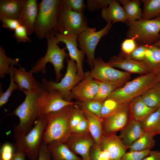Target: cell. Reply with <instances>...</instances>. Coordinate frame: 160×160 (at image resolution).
<instances>
[{
  "label": "cell",
  "mask_w": 160,
  "mask_h": 160,
  "mask_svg": "<svg viewBox=\"0 0 160 160\" xmlns=\"http://www.w3.org/2000/svg\"><path fill=\"white\" fill-rule=\"evenodd\" d=\"M103 102L94 100L79 102L76 101L75 104L79 107L86 109L92 113L100 117V111Z\"/></svg>",
  "instance_id": "obj_35"
},
{
  "label": "cell",
  "mask_w": 160,
  "mask_h": 160,
  "mask_svg": "<svg viewBox=\"0 0 160 160\" xmlns=\"http://www.w3.org/2000/svg\"><path fill=\"white\" fill-rule=\"evenodd\" d=\"M45 38L47 45L46 53L44 56L37 60L31 71L33 73L41 71L44 74L46 71L47 64L50 63L55 69L56 75L55 82H58L63 78L61 71L64 67V60L68 56L65 51L66 48H61L59 47L55 34H48Z\"/></svg>",
  "instance_id": "obj_5"
},
{
  "label": "cell",
  "mask_w": 160,
  "mask_h": 160,
  "mask_svg": "<svg viewBox=\"0 0 160 160\" xmlns=\"http://www.w3.org/2000/svg\"><path fill=\"white\" fill-rule=\"evenodd\" d=\"M44 89L41 84L38 82L36 86L31 90H23L25 95L24 101L10 114L17 116L19 119L18 124L14 130V137L16 142L21 140L32 128L37 119V102Z\"/></svg>",
  "instance_id": "obj_1"
},
{
  "label": "cell",
  "mask_w": 160,
  "mask_h": 160,
  "mask_svg": "<svg viewBox=\"0 0 160 160\" xmlns=\"http://www.w3.org/2000/svg\"><path fill=\"white\" fill-rule=\"evenodd\" d=\"M14 153L11 160H25V155L24 151L20 146L14 145Z\"/></svg>",
  "instance_id": "obj_49"
},
{
  "label": "cell",
  "mask_w": 160,
  "mask_h": 160,
  "mask_svg": "<svg viewBox=\"0 0 160 160\" xmlns=\"http://www.w3.org/2000/svg\"><path fill=\"white\" fill-rule=\"evenodd\" d=\"M119 1L122 5L126 14L127 22L133 21L141 19L142 11L140 7V1L120 0Z\"/></svg>",
  "instance_id": "obj_28"
},
{
  "label": "cell",
  "mask_w": 160,
  "mask_h": 160,
  "mask_svg": "<svg viewBox=\"0 0 160 160\" xmlns=\"http://www.w3.org/2000/svg\"><path fill=\"white\" fill-rule=\"evenodd\" d=\"M102 17L106 22H111L112 23L118 22L126 23L128 19L123 7L116 0H111L108 6L102 10Z\"/></svg>",
  "instance_id": "obj_22"
},
{
  "label": "cell",
  "mask_w": 160,
  "mask_h": 160,
  "mask_svg": "<svg viewBox=\"0 0 160 160\" xmlns=\"http://www.w3.org/2000/svg\"><path fill=\"white\" fill-rule=\"evenodd\" d=\"M2 26L8 29L14 31L20 24L17 19L5 17H0Z\"/></svg>",
  "instance_id": "obj_46"
},
{
  "label": "cell",
  "mask_w": 160,
  "mask_h": 160,
  "mask_svg": "<svg viewBox=\"0 0 160 160\" xmlns=\"http://www.w3.org/2000/svg\"><path fill=\"white\" fill-rule=\"evenodd\" d=\"M98 81V91L93 100L103 102L113 91L118 87L99 81Z\"/></svg>",
  "instance_id": "obj_36"
},
{
  "label": "cell",
  "mask_w": 160,
  "mask_h": 160,
  "mask_svg": "<svg viewBox=\"0 0 160 160\" xmlns=\"http://www.w3.org/2000/svg\"><path fill=\"white\" fill-rule=\"evenodd\" d=\"M0 160H1V159H0Z\"/></svg>",
  "instance_id": "obj_56"
},
{
  "label": "cell",
  "mask_w": 160,
  "mask_h": 160,
  "mask_svg": "<svg viewBox=\"0 0 160 160\" xmlns=\"http://www.w3.org/2000/svg\"><path fill=\"white\" fill-rule=\"evenodd\" d=\"M112 26L111 22L109 21L100 30L97 31L95 28L88 27L77 36L78 45L85 54L89 67H93L95 52L97 45L101 39L106 35Z\"/></svg>",
  "instance_id": "obj_9"
},
{
  "label": "cell",
  "mask_w": 160,
  "mask_h": 160,
  "mask_svg": "<svg viewBox=\"0 0 160 160\" xmlns=\"http://www.w3.org/2000/svg\"><path fill=\"white\" fill-rule=\"evenodd\" d=\"M107 63L113 67L121 69L129 73L145 74L151 73L143 62L126 57L114 56L111 58Z\"/></svg>",
  "instance_id": "obj_18"
},
{
  "label": "cell",
  "mask_w": 160,
  "mask_h": 160,
  "mask_svg": "<svg viewBox=\"0 0 160 160\" xmlns=\"http://www.w3.org/2000/svg\"><path fill=\"white\" fill-rule=\"evenodd\" d=\"M14 31L13 36L18 42L25 43L31 41L27 30L24 26L20 25Z\"/></svg>",
  "instance_id": "obj_40"
},
{
  "label": "cell",
  "mask_w": 160,
  "mask_h": 160,
  "mask_svg": "<svg viewBox=\"0 0 160 160\" xmlns=\"http://www.w3.org/2000/svg\"><path fill=\"white\" fill-rule=\"evenodd\" d=\"M143 3L141 19L150 20L160 15V0H142Z\"/></svg>",
  "instance_id": "obj_31"
},
{
  "label": "cell",
  "mask_w": 160,
  "mask_h": 160,
  "mask_svg": "<svg viewBox=\"0 0 160 160\" xmlns=\"http://www.w3.org/2000/svg\"><path fill=\"white\" fill-rule=\"evenodd\" d=\"M61 6L60 0H42L39 3L34 33L40 39L58 33L57 19Z\"/></svg>",
  "instance_id": "obj_3"
},
{
  "label": "cell",
  "mask_w": 160,
  "mask_h": 160,
  "mask_svg": "<svg viewBox=\"0 0 160 160\" xmlns=\"http://www.w3.org/2000/svg\"><path fill=\"white\" fill-rule=\"evenodd\" d=\"M83 13L73 11L61 6L57 19L58 33L65 35L77 36L88 27Z\"/></svg>",
  "instance_id": "obj_10"
},
{
  "label": "cell",
  "mask_w": 160,
  "mask_h": 160,
  "mask_svg": "<svg viewBox=\"0 0 160 160\" xmlns=\"http://www.w3.org/2000/svg\"><path fill=\"white\" fill-rule=\"evenodd\" d=\"M141 160H160V150L151 151L149 154Z\"/></svg>",
  "instance_id": "obj_50"
},
{
  "label": "cell",
  "mask_w": 160,
  "mask_h": 160,
  "mask_svg": "<svg viewBox=\"0 0 160 160\" xmlns=\"http://www.w3.org/2000/svg\"><path fill=\"white\" fill-rule=\"evenodd\" d=\"M141 97L148 106L158 109L160 107V83L159 82L149 89Z\"/></svg>",
  "instance_id": "obj_30"
},
{
  "label": "cell",
  "mask_w": 160,
  "mask_h": 160,
  "mask_svg": "<svg viewBox=\"0 0 160 160\" xmlns=\"http://www.w3.org/2000/svg\"><path fill=\"white\" fill-rule=\"evenodd\" d=\"M23 2V0H1L0 17L17 20Z\"/></svg>",
  "instance_id": "obj_27"
},
{
  "label": "cell",
  "mask_w": 160,
  "mask_h": 160,
  "mask_svg": "<svg viewBox=\"0 0 160 160\" xmlns=\"http://www.w3.org/2000/svg\"><path fill=\"white\" fill-rule=\"evenodd\" d=\"M137 38L136 36L129 38L125 39L121 43V52L125 57L130 55L138 46V44L136 41Z\"/></svg>",
  "instance_id": "obj_39"
},
{
  "label": "cell",
  "mask_w": 160,
  "mask_h": 160,
  "mask_svg": "<svg viewBox=\"0 0 160 160\" xmlns=\"http://www.w3.org/2000/svg\"><path fill=\"white\" fill-rule=\"evenodd\" d=\"M99 146L102 150L108 151L110 160H121L127 148L119 136L116 134L103 135Z\"/></svg>",
  "instance_id": "obj_19"
},
{
  "label": "cell",
  "mask_w": 160,
  "mask_h": 160,
  "mask_svg": "<svg viewBox=\"0 0 160 160\" xmlns=\"http://www.w3.org/2000/svg\"><path fill=\"white\" fill-rule=\"evenodd\" d=\"M85 117V116L83 111L78 105L75 104L70 121L71 130Z\"/></svg>",
  "instance_id": "obj_44"
},
{
  "label": "cell",
  "mask_w": 160,
  "mask_h": 160,
  "mask_svg": "<svg viewBox=\"0 0 160 160\" xmlns=\"http://www.w3.org/2000/svg\"><path fill=\"white\" fill-rule=\"evenodd\" d=\"M10 83L9 86L4 92L1 89V84H0V107H1L5 105L8 101L12 92L14 90L18 89L17 85L14 82L13 79V73L10 66Z\"/></svg>",
  "instance_id": "obj_37"
},
{
  "label": "cell",
  "mask_w": 160,
  "mask_h": 160,
  "mask_svg": "<svg viewBox=\"0 0 160 160\" xmlns=\"http://www.w3.org/2000/svg\"><path fill=\"white\" fill-rule=\"evenodd\" d=\"M46 126L44 116L38 118L29 132L20 142L15 143L21 147L30 160H36L38 158L39 149Z\"/></svg>",
  "instance_id": "obj_11"
},
{
  "label": "cell",
  "mask_w": 160,
  "mask_h": 160,
  "mask_svg": "<svg viewBox=\"0 0 160 160\" xmlns=\"http://www.w3.org/2000/svg\"><path fill=\"white\" fill-rule=\"evenodd\" d=\"M10 67L12 71L13 80L20 90L30 91L36 86L38 82L33 76V73L31 71H27L20 66L18 68L12 66Z\"/></svg>",
  "instance_id": "obj_21"
},
{
  "label": "cell",
  "mask_w": 160,
  "mask_h": 160,
  "mask_svg": "<svg viewBox=\"0 0 160 160\" xmlns=\"http://www.w3.org/2000/svg\"><path fill=\"white\" fill-rule=\"evenodd\" d=\"M158 82L157 74L152 73L143 74L117 88L107 98L113 99L122 103H130L135 98L141 96Z\"/></svg>",
  "instance_id": "obj_4"
},
{
  "label": "cell",
  "mask_w": 160,
  "mask_h": 160,
  "mask_svg": "<svg viewBox=\"0 0 160 160\" xmlns=\"http://www.w3.org/2000/svg\"><path fill=\"white\" fill-rule=\"evenodd\" d=\"M97 80L94 79L89 71L85 73L83 79L72 89V99L77 101L84 102L93 100L99 89Z\"/></svg>",
  "instance_id": "obj_15"
},
{
  "label": "cell",
  "mask_w": 160,
  "mask_h": 160,
  "mask_svg": "<svg viewBox=\"0 0 160 160\" xmlns=\"http://www.w3.org/2000/svg\"><path fill=\"white\" fill-rule=\"evenodd\" d=\"M98 157L99 160H110L109 152L106 150H102L100 148L98 152Z\"/></svg>",
  "instance_id": "obj_51"
},
{
  "label": "cell",
  "mask_w": 160,
  "mask_h": 160,
  "mask_svg": "<svg viewBox=\"0 0 160 160\" xmlns=\"http://www.w3.org/2000/svg\"><path fill=\"white\" fill-rule=\"evenodd\" d=\"M80 108L87 120L89 132L94 140L95 145L100 146V142L103 135V119L92 113L85 108Z\"/></svg>",
  "instance_id": "obj_24"
},
{
  "label": "cell",
  "mask_w": 160,
  "mask_h": 160,
  "mask_svg": "<svg viewBox=\"0 0 160 160\" xmlns=\"http://www.w3.org/2000/svg\"><path fill=\"white\" fill-rule=\"evenodd\" d=\"M144 56L142 61L151 72L157 74L160 72V48L153 44H145Z\"/></svg>",
  "instance_id": "obj_25"
},
{
  "label": "cell",
  "mask_w": 160,
  "mask_h": 160,
  "mask_svg": "<svg viewBox=\"0 0 160 160\" xmlns=\"http://www.w3.org/2000/svg\"><path fill=\"white\" fill-rule=\"evenodd\" d=\"M144 132L141 122L132 119L120 130L119 137L124 145L128 148Z\"/></svg>",
  "instance_id": "obj_20"
},
{
  "label": "cell",
  "mask_w": 160,
  "mask_h": 160,
  "mask_svg": "<svg viewBox=\"0 0 160 160\" xmlns=\"http://www.w3.org/2000/svg\"><path fill=\"white\" fill-rule=\"evenodd\" d=\"M72 132L79 134L89 132L88 122L85 116L76 126L72 129Z\"/></svg>",
  "instance_id": "obj_48"
},
{
  "label": "cell",
  "mask_w": 160,
  "mask_h": 160,
  "mask_svg": "<svg viewBox=\"0 0 160 160\" xmlns=\"http://www.w3.org/2000/svg\"><path fill=\"white\" fill-rule=\"evenodd\" d=\"M74 104L67 105L44 116L47 126L42 138L43 142L47 145L55 141L66 143L72 133L70 121Z\"/></svg>",
  "instance_id": "obj_2"
},
{
  "label": "cell",
  "mask_w": 160,
  "mask_h": 160,
  "mask_svg": "<svg viewBox=\"0 0 160 160\" xmlns=\"http://www.w3.org/2000/svg\"><path fill=\"white\" fill-rule=\"evenodd\" d=\"M127 36H137L139 44H152L160 40V15L150 20L141 19L126 23Z\"/></svg>",
  "instance_id": "obj_6"
},
{
  "label": "cell",
  "mask_w": 160,
  "mask_h": 160,
  "mask_svg": "<svg viewBox=\"0 0 160 160\" xmlns=\"http://www.w3.org/2000/svg\"><path fill=\"white\" fill-rule=\"evenodd\" d=\"M157 75L158 77L159 82L160 83V72L157 74Z\"/></svg>",
  "instance_id": "obj_54"
},
{
  "label": "cell",
  "mask_w": 160,
  "mask_h": 160,
  "mask_svg": "<svg viewBox=\"0 0 160 160\" xmlns=\"http://www.w3.org/2000/svg\"><path fill=\"white\" fill-rule=\"evenodd\" d=\"M89 72L95 79L118 88L131 78L130 73L114 68L100 57L95 58L93 67Z\"/></svg>",
  "instance_id": "obj_7"
},
{
  "label": "cell",
  "mask_w": 160,
  "mask_h": 160,
  "mask_svg": "<svg viewBox=\"0 0 160 160\" xmlns=\"http://www.w3.org/2000/svg\"><path fill=\"white\" fill-rule=\"evenodd\" d=\"M156 135L153 132H144L142 135L128 148L129 149V151L151 150L155 145L154 137Z\"/></svg>",
  "instance_id": "obj_29"
},
{
  "label": "cell",
  "mask_w": 160,
  "mask_h": 160,
  "mask_svg": "<svg viewBox=\"0 0 160 160\" xmlns=\"http://www.w3.org/2000/svg\"><path fill=\"white\" fill-rule=\"evenodd\" d=\"M130 103H124L121 108L111 115L103 119V135L115 134L121 130L129 122Z\"/></svg>",
  "instance_id": "obj_13"
},
{
  "label": "cell",
  "mask_w": 160,
  "mask_h": 160,
  "mask_svg": "<svg viewBox=\"0 0 160 160\" xmlns=\"http://www.w3.org/2000/svg\"><path fill=\"white\" fill-rule=\"evenodd\" d=\"M14 146L7 142L1 147L0 151V159L2 160H11L14 153Z\"/></svg>",
  "instance_id": "obj_42"
},
{
  "label": "cell",
  "mask_w": 160,
  "mask_h": 160,
  "mask_svg": "<svg viewBox=\"0 0 160 160\" xmlns=\"http://www.w3.org/2000/svg\"><path fill=\"white\" fill-rule=\"evenodd\" d=\"M144 132H153L158 134L160 128V107L140 121Z\"/></svg>",
  "instance_id": "obj_32"
},
{
  "label": "cell",
  "mask_w": 160,
  "mask_h": 160,
  "mask_svg": "<svg viewBox=\"0 0 160 160\" xmlns=\"http://www.w3.org/2000/svg\"><path fill=\"white\" fill-rule=\"evenodd\" d=\"M62 6L76 12L83 13L86 5L83 0H61Z\"/></svg>",
  "instance_id": "obj_38"
},
{
  "label": "cell",
  "mask_w": 160,
  "mask_h": 160,
  "mask_svg": "<svg viewBox=\"0 0 160 160\" xmlns=\"http://www.w3.org/2000/svg\"><path fill=\"white\" fill-rule=\"evenodd\" d=\"M52 160H82L72 152L65 143L53 141L47 145Z\"/></svg>",
  "instance_id": "obj_23"
},
{
  "label": "cell",
  "mask_w": 160,
  "mask_h": 160,
  "mask_svg": "<svg viewBox=\"0 0 160 160\" xmlns=\"http://www.w3.org/2000/svg\"><path fill=\"white\" fill-rule=\"evenodd\" d=\"M152 44L155 46L160 48V40Z\"/></svg>",
  "instance_id": "obj_53"
},
{
  "label": "cell",
  "mask_w": 160,
  "mask_h": 160,
  "mask_svg": "<svg viewBox=\"0 0 160 160\" xmlns=\"http://www.w3.org/2000/svg\"><path fill=\"white\" fill-rule=\"evenodd\" d=\"M124 103L113 99L107 98L103 103L100 111L101 117L103 119L113 114Z\"/></svg>",
  "instance_id": "obj_34"
},
{
  "label": "cell",
  "mask_w": 160,
  "mask_h": 160,
  "mask_svg": "<svg viewBox=\"0 0 160 160\" xmlns=\"http://www.w3.org/2000/svg\"><path fill=\"white\" fill-rule=\"evenodd\" d=\"M151 150H145L141 151H129L126 152L121 160H141L148 155Z\"/></svg>",
  "instance_id": "obj_43"
},
{
  "label": "cell",
  "mask_w": 160,
  "mask_h": 160,
  "mask_svg": "<svg viewBox=\"0 0 160 160\" xmlns=\"http://www.w3.org/2000/svg\"><path fill=\"white\" fill-rule=\"evenodd\" d=\"M19 58H12L7 57L4 49L0 46V77L3 79L6 74H10L11 66H14L18 64Z\"/></svg>",
  "instance_id": "obj_33"
},
{
  "label": "cell",
  "mask_w": 160,
  "mask_h": 160,
  "mask_svg": "<svg viewBox=\"0 0 160 160\" xmlns=\"http://www.w3.org/2000/svg\"><path fill=\"white\" fill-rule=\"evenodd\" d=\"M65 144L75 154L80 155L82 160H91L90 151L95 142L89 132H72Z\"/></svg>",
  "instance_id": "obj_14"
},
{
  "label": "cell",
  "mask_w": 160,
  "mask_h": 160,
  "mask_svg": "<svg viewBox=\"0 0 160 160\" xmlns=\"http://www.w3.org/2000/svg\"><path fill=\"white\" fill-rule=\"evenodd\" d=\"M157 109L147 105L141 96L135 98L129 103V109L132 119L140 121L144 120Z\"/></svg>",
  "instance_id": "obj_26"
},
{
  "label": "cell",
  "mask_w": 160,
  "mask_h": 160,
  "mask_svg": "<svg viewBox=\"0 0 160 160\" xmlns=\"http://www.w3.org/2000/svg\"><path fill=\"white\" fill-rule=\"evenodd\" d=\"M51 158L47 145L42 141L39 147L38 157L36 160H52Z\"/></svg>",
  "instance_id": "obj_47"
},
{
  "label": "cell",
  "mask_w": 160,
  "mask_h": 160,
  "mask_svg": "<svg viewBox=\"0 0 160 160\" xmlns=\"http://www.w3.org/2000/svg\"><path fill=\"white\" fill-rule=\"evenodd\" d=\"M75 102L64 100L60 93L53 89H45L41 93L37 102L38 118L57 111Z\"/></svg>",
  "instance_id": "obj_12"
},
{
  "label": "cell",
  "mask_w": 160,
  "mask_h": 160,
  "mask_svg": "<svg viewBox=\"0 0 160 160\" xmlns=\"http://www.w3.org/2000/svg\"><path fill=\"white\" fill-rule=\"evenodd\" d=\"M56 40L58 43H64L68 52V55L71 59L75 61L77 65L78 75L84 78L85 73L83 70V63L84 54L79 49L77 41V36L65 35L57 33L55 34Z\"/></svg>",
  "instance_id": "obj_16"
},
{
  "label": "cell",
  "mask_w": 160,
  "mask_h": 160,
  "mask_svg": "<svg viewBox=\"0 0 160 160\" xmlns=\"http://www.w3.org/2000/svg\"><path fill=\"white\" fill-rule=\"evenodd\" d=\"M145 44H139L136 49L129 55L124 57L135 60L142 61L144 56Z\"/></svg>",
  "instance_id": "obj_45"
},
{
  "label": "cell",
  "mask_w": 160,
  "mask_h": 160,
  "mask_svg": "<svg viewBox=\"0 0 160 160\" xmlns=\"http://www.w3.org/2000/svg\"><path fill=\"white\" fill-rule=\"evenodd\" d=\"M111 0H88L86 6L90 11H94L98 9H103L107 8Z\"/></svg>",
  "instance_id": "obj_41"
},
{
  "label": "cell",
  "mask_w": 160,
  "mask_h": 160,
  "mask_svg": "<svg viewBox=\"0 0 160 160\" xmlns=\"http://www.w3.org/2000/svg\"><path fill=\"white\" fill-rule=\"evenodd\" d=\"M158 134H160V128L159 129V131H158Z\"/></svg>",
  "instance_id": "obj_55"
},
{
  "label": "cell",
  "mask_w": 160,
  "mask_h": 160,
  "mask_svg": "<svg viewBox=\"0 0 160 160\" xmlns=\"http://www.w3.org/2000/svg\"><path fill=\"white\" fill-rule=\"evenodd\" d=\"M99 146L96 145L95 144L92 148L90 151L91 160H99L98 157V150Z\"/></svg>",
  "instance_id": "obj_52"
},
{
  "label": "cell",
  "mask_w": 160,
  "mask_h": 160,
  "mask_svg": "<svg viewBox=\"0 0 160 160\" xmlns=\"http://www.w3.org/2000/svg\"><path fill=\"white\" fill-rule=\"evenodd\" d=\"M66 61V71L60 82L48 81L43 78L42 79L41 84L45 89L57 90L60 93L64 100L71 101L72 99L71 91L83 78L78 75L77 65L75 61L67 58Z\"/></svg>",
  "instance_id": "obj_8"
},
{
  "label": "cell",
  "mask_w": 160,
  "mask_h": 160,
  "mask_svg": "<svg viewBox=\"0 0 160 160\" xmlns=\"http://www.w3.org/2000/svg\"><path fill=\"white\" fill-rule=\"evenodd\" d=\"M39 9L37 0H23L17 20L21 25L27 29L29 36L34 33Z\"/></svg>",
  "instance_id": "obj_17"
}]
</instances>
